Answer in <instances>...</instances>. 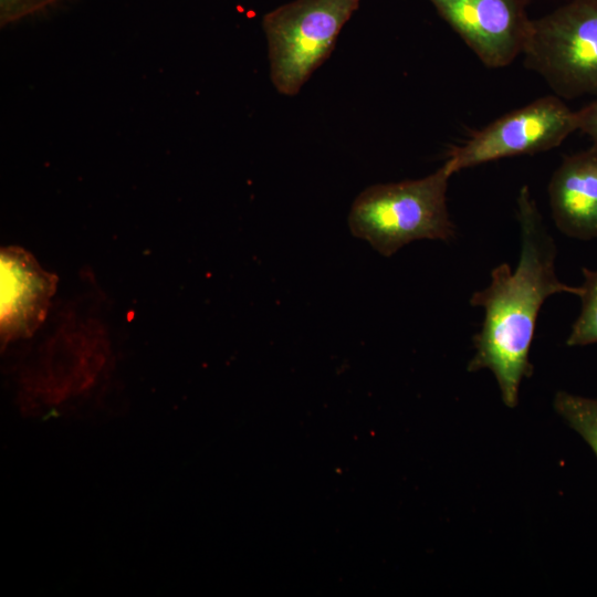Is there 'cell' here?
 Masks as SVG:
<instances>
[{"label":"cell","instance_id":"obj_10","mask_svg":"<svg viewBox=\"0 0 597 597\" xmlns=\"http://www.w3.org/2000/svg\"><path fill=\"white\" fill-rule=\"evenodd\" d=\"M580 312L566 339L570 347L597 344V270L583 268Z\"/></svg>","mask_w":597,"mask_h":597},{"label":"cell","instance_id":"obj_11","mask_svg":"<svg viewBox=\"0 0 597 597\" xmlns=\"http://www.w3.org/2000/svg\"><path fill=\"white\" fill-rule=\"evenodd\" d=\"M57 0H0V22L7 25L33 14Z\"/></svg>","mask_w":597,"mask_h":597},{"label":"cell","instance_id":"obj_5","mask_svg":"<svg viewBox=\"0 0 597 597\" xmlns=\"http://www.w3.org/2000/svg\"><path fill=\"white\" fill-rule=\"evenodd\" d=\"M577 130L576 112L554 95L512 111L454 146L446 164L454 174L501 158L533 155L561 145Z\"/></svg>","mask_w":597,"mask_h":597},{"label":"cell","instance_id":"obj_2","mask_svg":"<svg viewBox=\"0 0 597 597\" xmlns=\"http://www.w3.org/2000/svg\"><path fill=\"white\" fill-rule=\"evenodd\" d=\"M452 175L444 163L421 179L366 188L352 205L350 232L385 256L416 240H451L455 227L446 195Z\"/></svg>","mask_w":597,"mask_h":597},{"label":"cell","instance_id":"obj_1","mask_svg":"<svg viewBox=\"0 0 597 597\" xmlns=\"http://www.w3.org/2000/svg\"><path fill=\"white\" fill-rule=\"evenodd\" d=\"M517 221L521 250L515 270L505 262L499 264L491 271L490 284L470 298L484 316L473 336L474 355L468 370H491L510 408L517 404L522 380L533 374L530 349L544 302L555 294H582L580 286L558 279L556 244L527 186L517 197Z\"/></svg>","mask_w":597,"mask_h":597},{"label":"cell","instance_id":"obj_7","mask_svg":"<svg viewBox=\"0 0 597 597\" xmlns=\"http://www.w3.org/2000/svg\"><path fill=\"white\" fill-rule=\"evenodd\" d=\"M57 276L43 270L34 256L20 247L0 251V336L2 348L28 338L43 323Z\"/></svg>","mask_w":597,"mask_h":597},{"label":"cell","instance_id":"obj_6","mask_svg":"<svg viewBox=\"0 0 597 597\" xmlns=\"http://www.w3.org/2000/svg\"><path fill=\"white\" fill-rule=\"evenodd\" d=\"M429 1L486 66H506L523 53L532 24L530 0Z\"/></svg>","mask_w":597,"mask_h":597},{"label":"cell","instance_id":"obj_8","mask_svg":"<svg viewBox=\"0 0 597 597\" xmlns=\"http://www.w3.org/2000/svg\"><path fill=\"white\" fill-rule=\"evenodd\" d=\"M547 191L554 223L563 234L597 238V146L565 156Z\"/></svg>","mask_w":597,"mask_h":597},{"label":"cell","instance_id":"obj_9","mask_svg":"<svg viewBox=\"0 0 597 597\" xmlns=\"http://www.w3.org/2000/svg\"><path fill=\"white\" fill-rule=\"evenodd\" d=\"M554 408L597 458V398L558 391L554 398Z\"/></svg>","mask_w":597,"mask_h":597},{"label":"cell","instance_id":"obj_3","mask_svg":"<svg viewBox=\"0 0 597 597\" xmlns=\"http://www.w3.org/2000/svg\"><path fill=\"white\" fill-rule=\"evenodd\" d=\"M360 0H293L262 18L271 81L280 94L300 92L328 57Z\"/></svg>","mask_w":597,"mask_h":597},{"label":"cell","instance_id":"obj_12","mask_svg":"<svg viewBox=\"0 0 597 597\" xmlns=\"http://www.w3.org/2000/svg\"><path fill=\"white\" fill-rule=\"evenodd\" d=\"M577 129L585 133L597 146V100L576 111Z\"/></svg>","mask_w":597,"mask_h":597},{"label":"cell","instance_id":"obj_4","mask_svg":"<svg viewBox=\"0 0 597 597\" xmlns=\"http://www.w3.org/2000/svg\"><path fill=\"white\" fill-rule=\"evenodd\" d=\"M522 54L557 95L597 93V0H573L532 20Z\"/></svg>","mask_w":597,"mask_h":597}]
</instances>
